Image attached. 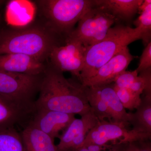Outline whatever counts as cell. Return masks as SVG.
<instances>
[{
  "mask_svg": "<svg viewBox=\"0 0 151 151\" xmlns=\"http://www.w3.org/2000/svg\"><path fill=\"white\" fill-rule=\"evenodd\" d=\"M65 40L40 18L22 26L1 29L0 55H25L46 63L53 48L63 44Z\"/></svg>",
  "mask_w": 151,
  "mask_h": 151,
  "instance_id": "cell-1",
  "label": "cell"
},
{
  "mask_svg": "<svg viewBox=\"0 0 151 151\" xmlns=\"http://www.w3.org/2000/svg\"><path fill=\"white\" fill-rule=\"evenodd\" d=\"M35 109L78 114L82 116L91 111L84 86L79 81L67 79L63 72L49 63L42 75Z\"/></svg>",
  "mask_w": 151,
  "mask_h": 151,
  "instance_id": "cell-2",
  "label": "cell"
},
{
  "mask_svg": "<svg viewBox=\"0 0 151 151\" xmlns=\"http://www.w3.org/2000/svg\"><path fill=\"white\" fill-rule=\"evenodd\" d=\"M143 39L142 32L138 28H133L122 24L111 27L103 40L86 47L80 83L82 84L92 77L100 67L124 47Z\"/></svg>",
  "mask_w": 151,
  "mask_h": 151,
  "instance_id": "cell-3",
  "label": "cell"
},
{
  "mask_svg": "<svg viewBox=\"0 0 151 151\" xmlns=\"http://www.w3.org/2000/svg\"><path fill=\"white\" fill-rule=\"evenodd\" d=\"M35 3L40 18L65 38L93 5V1L90 0H38Z\"/></svg>",
  "mask_w": 151,
  "mask_h": 151,
  "instance_id": "cell-4",
  "label": "cell"
},
{
  "mask_svg": "<svg viewBox=\"0 0 151 151\" xmlns=\"http://www.w3.org/2000/svg\"><path fill=\"white\" fill-rule=\"evenodd\" d=\"M116 20L115 17L105 9L93 4L82 16L77 27L67 38L78 41L88 47L103 40Z\"/></svg>",
  "mask_w": 151,
  "mask_h": 151,
  "instance_id": "cell-5",
  "label": "cell"
},
{
  "mask_svg": "<svg viewBox=\"0 0 151 151\" xmlns=\"http://www.w3.org/2000/svg\"><path fill=\"white\" fill-rule=\"evenodd\" d=\"M43 74L30 75L0 70V97L24 106L35 107Z\"/></svg>",
  "mask_w": 151,
  "mask_h": 151,
  "instance_id": "cell-6",
  "label": "cell"
},
{
  "mask_svg": "<svg viewBox=\"0 0 151 151\" xmlns=\"http://www.w3.org/2000/svg\"><path fill=\"white\" fill-rule=\"evenodd\" d=\"M151 134L129 130L123 124L105 120L100 121L86 135L82 147L94 145L105 146L110 142L119 141L120 144L132 143L150 139Z\"/></svg>",
  "mask_w": 151,
  "mask_h": 151,
  "instance_id": "cell-7",
  "label": "cell"
},
{
  "mask_svg": "<svg viewBox=\"0 0 151 151\" xmlns=\"http://www.w3.org/2000/svg\"><path fill=\"white\" fill-rule=\"evenodd\" d=\"M85 50L86 47L81 42L67 38L65 43L52 50L49 57V63L61 72H70L80 82Z\"/></svg>",
  "mask_w": 151,
  "mask_h": 151,
  "instance_id": "cell-8",
  "label": "cell"
},
{
  "mask_svg": "<svg viewBox=\"0 0 151 151\" xmlns=\"http://www.w3.org/2000/svg\"><path fill=\"white\" fill-rule=\"evenodd\" d=\"M99 122L92 110L80 119L75 118L58 138V151H76L80 148L86 135Z\"/></svg>",
  "mask_w": 151,
  "mask_h": 151,
  "instance_id": "cell-9",
  "label": "cell"
},
{
  "mask_svg": "<svg viewBox=\"0 0 151 151\" xmlns=\"http://www.w3.org/2000/svg\"><path fill=\"white\" fill-rule=\"evenodd\" d=\"M133 59L128 46L125 47L100 67L92 77L81 84L91 86L113 83L118 76L126 70Z\"/></svg>",
  "mask_w": 151,
  "mask_h": 151,
  "instance_id": "cell-10",
  "label": "cell"
},
{
  "mask_svg": "<svg viewBox=\"0 0 151 151\" xmlns=\"http://www.w3.org/2000/svg\"><path fill=\"white\" fill-rule=\"evenodd\" d=\"M75 119V115L49 110L35 109L29 123L54 140Z\"/></svg>",
  "mask_w": 151,
  "mask_h": 151,
  "instance_id": "cell-11",
  "label": "cell"
},
{
  "mask_svg": "<svg viewBox=\"0 0 151 151\" xmlns=\"http://www.w3.org/2000/svg\"><path fill=\"white\" fill-rule=\"evenodd\" d=\"M47 64L25 55L18 53L0 55V70L6 72L40 75L44 73Z\"/></svg>",
  "mask_w": 151,
  "mask_h": 151,
  "instance_id": "cell-12",
  "label": "cell"
},
{
  "mask_svg": "<svg viewBox=\"0 0 151 151\" xmlns=\"http://www.w3.org/2000/svg\"><path fill=\"white\" fill-rule=\"evenodd\" d=\"M35 109L0 97V129L21 126L23 129L29 124Z\"/></svg>",
  "mask_w": 151,
  "mask_h": 151,
  "instance_id": "cell-13",
  "label": "cell"
},
{
  "mask_svg": "<svg viewBox=\"0 0 151 151\" xmlns=\"http://www.w3.org/2000/svg\"><path fill=\"white\" fill-rule=\"evenodd\" d=\"M113 83L120 88L129 89L141 95L151 93V68L138 73L137 70H125L118 76Z\"/></svg>",
  "mask_w": 151,
  "mask_h": 151,
  "instance_id": "cell-14",
  "label": "cell"
},
{
  "mask_svg": "<svg viewBox=\"0 0 151 151\" xmlns=\"http://www.w3.org/2000/svg\"><path fill=\"white\" fill-rule=\"evenodd\" d=\"M20 132L25 151H58L54 140L29 123Z\"/></svg>",
  "mask_w": 151,
  "mask_h": 151,
  "instance_id": "cell-15",
  "label": "cell"
},
{
  "mask_svg": "<svg viewBox=\"0 0 151 151\" xmlns=\"http://www.w3.org/2000/svg\"><path fill=\"white\" fill-rule=\"evenodd\" d=\"M113 84L94 86L108 106L112 116V122L129 125V113H128L113 89Z\"/></svg>",
  "mask_w": 151,
  "mask_h": 151,
  "instance_id": "cell-16",
  "label": "cell"
},
{
  "mask_svg": "<svg viewBox=\"0 0 151 151\" xmlns=\"http://www.w3.org/2000/svg\"><path fill=\"white\" fill-rule=\"evenodd\" d=\"M143 0H94L93 4L100 7L117 19L129 20L134 16Z\"/></svg>",
  "mask_w": 151,
  "mask_h": 151,
  "instance_id": "cell-17",
  "label": "cell"
},
{
  "mask_svg": "<svg viewBox=\"0 0 151 151\" xmlns=\"http://www.w3.org/2000/svg\"><path fill=\"white\" fill-rule=\"evenodd\" d=\"M135 113H129V123L136 132L151 134V96L145 95Z\"/></svg>",
  "mask_w": 151,
  "mask_h": 151,
  "instance_id": "cell-18",
  "label": "cell"
},
{
  "mask_svg": "<svg viewBox=\"0 0 151 151\" xmlns=\"http://www.w3.org/2000/svg\"><path fill=\"white\" fill-rule=\"evenodd\" d=\"M0 151H25L21 132L16 127L0 129Z\"/></svg>",
  "mask_w": 151,
  "mask_h": 151,
  "instance_id": "cell-19",
  "label": "cell"
},
{
  "mask_svg": "<svg viewBox=\"0 0 151 151\" xmlns=\"http://www.w3.org/2000/svg\"><path fill=\"white\" fill-rule=\"evenodd\" d=\"M86 98L91 110L100 121L105 119L112 122V116L106 103L93 86H84Z\"/></svg>",
  "mask_w": 151,
  "mask_h": 151,
  "instance_id": "cell-20",
  "label": "cell"
},
{
  "mask_svg": "<svg viewBox=\"0 0 151 151\" xmlns=\"http://www.w3.org/2000/svg\"><path fill=\"white\" fill-rule=\"evenodd\" d=\"M113 89L125 109L132 110L138 108L141 103V95L129 89L120 88L113 83Z\"/></svg>",
  "mask_w": 151,
  "mask_h": 151,
  "instance_id": "cell-21",
  "label": "cell"
},
{
  "mask_svg": "<svg viewBox=\"0 0 151 151\" xmlns=\"http://www.w3.org/2000/svg\"><path fill=\"white\" fill-rule=\"evenodd\" d=\"M140 12V15L134 22L136 27L139 29L143 35V41L145 45L150 41L151 33V4Z\"/></svg>",
  "mask_w": 151,
  "mask_h": 151,
  "instance_id": "cell-22",
  "label": "cell"
},
{
  "mask_svg": "<svg viewBox=\"0 0 151 151\" xmlns=\"http://www.w3.org/2000/svg\"><path fill=\"white\" fill-rule=\"evenodd\" d=\"M151 68V42H150L144 49L139 60V63L136 69L138 73Z\"/></svg>",
  "mask_w": 151,
  "mask_h": 151,
  "instance_id": "cell-23",
  "label": "cell"
},
{
  "mask_svg": "<svg viewBox=\"0 0 151 151\" xmlns=\"http://www.w3.org/2000/svg\"><path fill=\"white\" fill-rule=\"evenodd\" d=\"M146 141H139V145H137L135 144V151H151L150 144L146 142Z\"/></svg>",
  "mask_w": 151,
  "mask_h": 151,
  "instance_id": "cell-24",
  "label": "cell"
},
{
  "mask_svg": "<svg viewBox=\"0 0 151 151\" xmlns=\"http://www.w3.org/2000/svg\"><path fill=\"white\" fill-rule=\"evenodd\" d=\"M5 1H1V0H0V6L5 3ZM0 21H1V15H0Z\"/></svg>",
  "mask_w": 151,
  "mask_h": 151,
  "instance_id": "cell-25",
  "label": "cell"
},
{
  "mask_svg": "<svg viewBox=\"0 0 151 151\" xmlns=\"http://www.w3.org/2000/svg\"></svg>",
  "mask_w": 151,
  "mask_h": 151,
  "instance_id": "cell-26",
  "label": "cell"
}]
</instances>
